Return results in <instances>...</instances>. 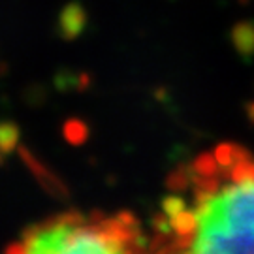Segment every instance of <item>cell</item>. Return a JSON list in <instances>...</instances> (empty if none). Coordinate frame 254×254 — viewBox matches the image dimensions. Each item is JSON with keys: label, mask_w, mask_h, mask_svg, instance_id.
Masks as SVG:
<instances>
[{"label": "cell", "mask_w": 254, "mask_h": 254, "mask_svg": "<svg viewBox=\"0 0 254 254\" xmlns=\"http://www.w3.org/2000/svg\"><path fill=\"white\" fill-rule=\"evenodd\" d=\"M6 254H149L132 213H63L23 232Z\"/></svg>", "instance_id": "obj_1"}, {"label": "cell", "mask_w": 254, "mask_h": 254, "mask_svg": "<svg viewBox=\"0 0 254 254\" xmlns=\"http://www.w3.org/2000/svg\"><path fill=\"white\" fill-rule=\"evenodd\" d=\"M200 230L192 254H254V183L228 187L196 205Z\"/></svg>", "instance_id": "obj_2"}, {"label": "cell", "mask_w": 254, "mask_h": 254, "mask_svg": "<svg viewBox=\"0 0 254 254\" xmlns=\"http://www.w3.org/2000/svg\"><path fill=\"white\" fill-rule=\"evenodd\" d=\"M232 38V46L236 49V53L245 59L253 61L254 59V21H239L232 27L230 32Z\"/></svg>", "instance_id": "obj_3"}, {"label": "cell", "mask_w": 254, "mask_h": 254, "mask_svg": "<svg viewBox=\"0 0 254 254\" xmlns=\"http://www.w3.org/2000/svg\"><path fill=\"white\" fill-rule=\"evenodd\" d=\"M213 154L220 164V168H224V170H230L232 166H236L239 162L253 160L251 151L243 145H237V143H218Z\"/></svg>", "instance_id": "obj_4"}, {"label": "cell", "mask_w": 254, "mask_h": 254, "mask_svg": "<svg viewBox=\"0 0 254 254\" xmlns=\"http://www.w3.org/2000/svg\"><path fill=\"white\" fill-rule=\"evenodd\" d=\"M192 177H194L192 166H179L168 175L166 187L170 192H185L192 185Z\"/></svg>", "instance_id": "obj_5"}, {"label": "cell", "mask_w": 254, "mask_h": 254, "mask_svg": "<svg viewBox=\"0 0 254 254\" xmlns=\"http://www.w3.org/2000/svg\"><path fill=\"white\" fill-rule=\"evenodd\" d=\"M192 170L196 175H201V177H217L218 172H220V164L215 158V154L211 153H201L194 158V162L190 164Z\"/></svg>", "instance_id": "obj_6"}, {"label": "cell", "mask_w": 254, "mask_h": 254, "mask_svg": "<svg viewBox=\"0 0 254 254\" xmlns=\"http://www.w3.org/2000/svg\"><path fill=\"white\" fill-rule=\"evenodd\" d=\"M228 179L234 185H243V183H254V160H245L236 166H232L226 172Z\"/></svg>", "instance_id": "obj_7"}, {"label": "cell", "mask_w": 254, "mask_h": 254, "mask_svg": "<svg viewBox=\"0 0 254 254\" xmlns=\"http://www.w3.org/2000/svg\"><path fill=\"white\" fill-rule=\"evenodd\" d=\"M160 207H162V213H166L168 217L172 218L187 209V201L183 200L181 196H177V194H170V196H166L162 200Z\"/></svg>", "instance_id": "obj_8"}, {"label": "cell", "mask_w": 254, "mask_h": 254, "mask_svg": "<svg viewBox=\"0 0 254 254\" xmlns=\"http://www.w3.org/2000/svg\"><path fill=\"white\" fill-rule=\"evenodd\" d=\"M247 117H249L251 123H254V102L247 104Z\"/></svg>", "instance_id": "obj_9"}, {"label": "cell", "mask_w": 254, "mask_h": 254, "mask_svg": "<svg viewBox=\"0 0 254 254\" xmlns=\"http://www.w3.org/2000/svg\"><path fill=\"white\" fill-rule=\"evenodd\" d=\"M179 254H189V251H183V253H179Z\"/></svg>", "instance_id": "obj_10"}]
</instances>
